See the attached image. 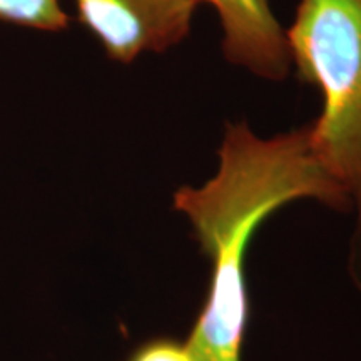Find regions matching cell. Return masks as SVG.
<instances>
[{
	"instance_id": "obj_1",
	"label": "cell",
	"mask_w": 361,
	"mask_h": 361,
	"mask_svg": "<svg viewBox=\"0 0 361 361\" xmlns=\"http://www.w3.org/2000/svg\"><path fill=\"white\" fill-rule=\"evenodd\" d=\"M219 168L200 188L174 192L176 211L213 263L211 284L186 345L196 361H241L250 295L246 252L259 224L284 204L316 200L333 209L351 207L348 192L319 161L311 126L263 139L246 121L226 124Z\"/></svg>"
},
{
	"instance_id": "obj_2",
	"label": "cell",
	"mask_w": 361,
	"mask_h": 361,
	"mask_svg": "<svg viewBox=\"0 0 361 361\" xmlns=\"http://www.w3.org/2000/svg\"><path fill=\"white\" fill-rule=\"evenodd\" d=\"M286 39L300 79L323 99L310 124L316 154L358 211L351 269L361 288V0H300Z\"/></svg>"
},
{
	"instance_id": "obj_5",
	"label": "cell",
	"mask_w": 361,
	"mask_h": 361,
	"mask_svg": "<svg viewBox=\"0 0 361 361\" xmlns=\"http://www.w3.org/2000/svg\"><path fill=\"white\" fill-rule=\"evenodd\" d=\"M0 20L47 32L64 30L71 22L59 0H0Z\"/></svg>"
},
{
	"instance_id": "obj_6",
	"label": "cell",
	"mask_w": 361,
	"mask_h": 361,
	"mask_svg": "<svg viewBox=\"0 0 361 361\" xmlns=\"http://www.w3.org/2000/svg\"><path fill=\"white\" fill-rule=\"evenodd\" d=\"M128 361H196L186 343L174 338H152L137 346Z\"/></svg>"
},
{
	"instance_id": "obj_4",
	"label": "cell",
	"mask_w": 361,
	"mask_h": 361,
	"mask_svg": "<svg viewBox=\"0 0 361 361\" xmlns=\"http://www.w3.org/2000/svg\"><path fill=\"white\" fill-rule=\"evenodd\" d=\"M218 13L223 54L231 66L264 80L281 82L291 72L286 30L269 0H202Z\"/></svg>"
},
{
	"instance_id": "obj_3",
	"label": "cell",
	"mask_w": 361,
	"mask_h": 361,
	"mask_svg": "<svg viewBox=\"0 0 361 361\" xmlns=\"http://www.w3.org/2000/svg\"><path fill=\"white\" fill-rule=\"evenodd\" d=\"M79 22L107 57L130 64L142 54H164L188 37L202 0H74Z\"/></svg>"
}]
</instances>
